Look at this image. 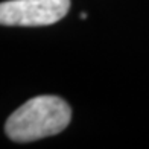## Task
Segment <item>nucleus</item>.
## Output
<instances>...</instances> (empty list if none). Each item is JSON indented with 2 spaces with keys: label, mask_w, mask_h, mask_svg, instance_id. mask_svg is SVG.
<instances>
[{
  "label": "nucleus",
  "mask_w": 149,
  "mask_h": 149,
  "mask_svg": "<svg viewBox=\"0 0 149 149\" xmlns=\"http://www.w3.org/2000/svg\"><path fill=\"white\" fill-rule=\"evenodd\" d=\"M72 119L69 104L58 96H38L9 116L6 135L18 143L35 141L64 131Z\"/></svg>",
  "instance_id": "1"
},
{
  "label": "nucleus",
  "mask_w": 149,
  "mask_h": 149,
  "mask_svg": "<svg viewBox=\"0 0 149 149\" xmlns=\"http://www.w3.org/2000/svg\"><path fill=\"white\" fill-rule=\"evenodd\" d=\"M70 9V0H9L0 3V24L49 26Z\"/></svg>",
  "instance_id": "2"
}]
</instances>
